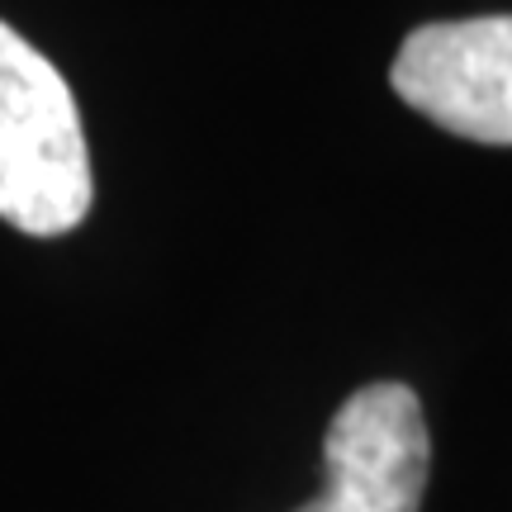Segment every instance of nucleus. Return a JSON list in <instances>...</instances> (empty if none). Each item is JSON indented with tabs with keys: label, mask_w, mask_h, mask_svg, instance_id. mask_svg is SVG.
Returning <instances> with one entry per match:
<instances>
[{
	"label": "nucleus",
	"mask_w": 512,
	"mask_h": 512,
	"mask_svg": "<svg viewBox=\"0 0 512 512\" xmlns=\"http://www.w3.org/2000/svg\"><path fill=\"white\" fill-rule=\"evenodd\" d=\"M91 152L72 86L0 19V219L62 238L91 214Z\"/></svg>",
	"instance_id": "f257e3e1"
},
{
	"label": "nucleus",
	"mask_w": 512,
	"mask_h": 512,
	"mask_svg": "<svg viewBox=\"0 0 512 512\" xmlns=\"http://www.w3.org/2000/svg\"><path fill=\"white\" fill-rule=\"evenodd\" d=\"M389 86L408 110L456 138L512 147V15L413 29L389 67Z\"/></svg>",
	"instance_id": "f03ea898"
},
{
	"label": "nucleus",
	"mask_w": 512,
	"mask_h": 512,
	"mask_svg": "<svg viewBox=\"0 0 512 512\" xmlns=\"http://www.w3.org/2000/svg\"><path fill=\"white\" fill-rule=\"evenodd\" d=\"M432 465L422 403L408 384L356 389L323 437V494L294 512H418Z\"/></svg>",
	"instance_id": "7ed1b4c3"
}]
</instances>
